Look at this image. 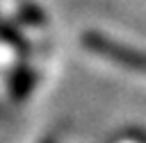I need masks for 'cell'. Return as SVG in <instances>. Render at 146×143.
Here are the masks:
<instances>
[{"mask_svg":"<svg viewBox=\"0 0 146 143\" xmlns=\"http://www.w3.org/2000/svg\"><path fill=\"white\" fill-rule=\"evenodd\" d=\"M82 45L87 50L96 52V54H103V57L112 59L114 64H119L123 68H130V70H137V73H146V52L128 48V45H123L119 41H112L100 32H87L82 36Z\"/></svg>","mask_w":146,"mask_h":143,"instance_id":"obj_1","label":"cell"},{"mask_svg":"<svg viewBox=\"0 0 146 143\" xmlns=\"http://www.w3.org/2000/svg\"><path fill=\"white\" fill-rule=\"evenodd\" d=\"M0 41H2L5 45L14 48L18 54H30V52H32L30 41L18 32V27H14V25H11L9 20H5L2 16H0Z\"/></svg>","mask_w":146,"mask_h":143,"instance_id":"obj_3","label":"cell"},{"mask_svg":"<svg viewBox=\"0 0 146 143\" xmlns=\"http://www.w3.org/2000/svg\"><path fill=\"white\" fill-rule=\"evenodd\" d=\"M18 20L25 23V25H32V27H41V25H46L48 16H46V11H43L39 5H34V2H23V5L18 7Z\"/></svg>","mask_w":146,"mask_h":143,"instance_id":"obj_4","label":"cell"},{"mask_svg":"<svg viewBox=\"0 0 146 143\" xmlns=\"http://www.w3.org/2000/svg\"><path fill=\"white\" fill-rule=\"evenodd\" d=\"M36 79H39V73H36L34 68H30V66H18V68H14L11 75H9V82H7V89H9L11 100L23 102V100L32 93V89L36 86Z\"/></svg>","mask_w":146,"mask_h":143,"instance_id":"obj_2","label":"cell"},{"mask_svg":"<svg viewBox=\"0 0 146 143\" xmlns=\"http://www.w3.org/2000/svg\"><path fill=\"white\" fill-rule=\"evenodd\" d=\"M41 143H57V138H55V136H48V138H43Z\"/></svg>","mask_w":146,"mask_h":143,"instance_id":"obj_5","label":"cell"}]
</instances>
